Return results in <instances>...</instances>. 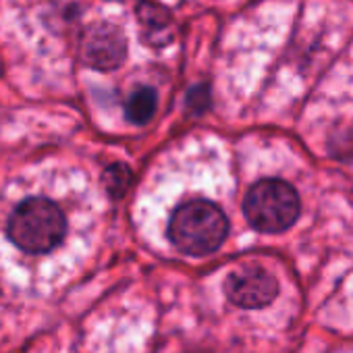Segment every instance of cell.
<instances>
[{"label":"cell","mask_w":353,"mask_h":353,"mask_svg":"<svg viewBox=\"0 0 353 353\" xmlns=\"http://www.w3.org/2000/svg\"><path fill=\"white\" fill-rule=\"evenodd\" d=\"M81 52L88 67L98 71H112L125 63L127 40L119 28L110 23H98L85 32Z\"/></svg>","instance_id":"cell-5"},{"label":"cell","mask_w":353,"mask_h":353,"mask_svg":"<svg viewBox=\"0 0 353 353\" xmlns=\"http://www.w3.org/2000/svg\"><path fill=\"white\" fill-rule=\"evenodd\" d=\"M67 216L63 208L46 196H28L7 221V237L26 254L42 256L57 250L67 237Z\"/></svg>","instance_id":"cell-1"},{"label":"cell","mask_w":353,"mask_h":353,"mask_svg":"<svg viewBox=\"0 0 353 353\" xmlns=\"http://www.w3.org/2000/svg\"><path fill=\"white\" fill-rule=\"evenodd\" d=\"M131 181V172L123 164H112L106 170V188L112 192V196H121Z\"/></svg>","instance_id":"cell-7"},{"label":"cell","mask_w":353,"mask_h":353,"mask_svg":"<svg viewBox=\"0 0 353 353\" xmlns=\"http://www.w3.org/2000/svg\"><path fill=\"white\" fill-rule=\"evenodd\" d=\"M127 119L135 125H145L154 112H156V92L152 88H139L135 90L125 106Z\"/></svg>","instance_id":"cell-6"},{"label":"cell","mask_w":353,"mask_h":353,"mask_svg":"<svg viewBox=\"0 0 353 353\" xmlns=\"http://www.w3.org/2000/svg\"><path fill=\"white\" fill-rule=\"evenodd\" d=\"M229 235L225 212L208 200H190L176 206L168 221L170 243L188 256L216 252Z\"/></svg>","instance_id":"cell-2"},{"label":"cell","mask_w":353,"mask_h":353,"mask_svg":"<svg viewBox=\"0 0 353 353\" xmlns=\"http://www.w3.org/2000/svg\"><path fill=\"white\" fill-rule=\"evenodd\" d=\"M225 293L231 303L245 310H260L270 305L279 295V281L260 266H245L233 270L225 281Z\"/></svg>","instance_id":"cell-4"},{"label":"cell","mask_w":353,"mask_h":353,"mask_svg":"<svg viewBox=\"0 0 353 353\" xmlns=\"http://www.w3.org/2000/svg\"><path fill=\"white\" fill-rule=\"evenodd\" d=\"M301 212L299 194L283 179H262L243 198V214L260 233H283L291 229Z\"/></svg>","instance_id":"cell-3"}]
</instances>
